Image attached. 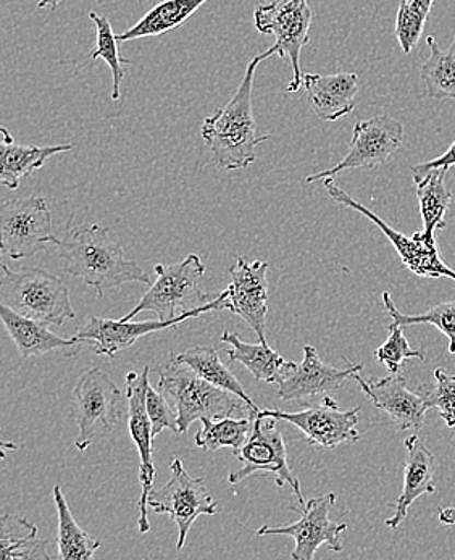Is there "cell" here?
Returning a JSON list of instances; mask_svg holds the SVG:
<instances>
[{
  "mask_svg": "<svg viewBox=\"0 0 455 560\" xmlns=\"http://www.w3.org/2000/svg\"><path fill=\"white\" fill-rule=\"evenodd\" d=\"M63 270L97 291L114 290L127 283L151 284L149 275L138 264L128 260L124 247L102 225L68 223L66 236L57 244Z\"/></svg>",
  "mask_w": 455,
  "mask_h": 560,
  "instance_id": "6da1fadb",
  "label": "cell"
},
{
  "mask_svg": "<svg viewBox=\"0 0 455 560\" xmlns=\"http://www.w3.org/2000/svg\"><path fill=\"white\" fill-rule=\"evenodd\" d=\"M271 56H278L277 46L254 57L231 101L207 117L200 127V136L210 149L213 162L222 168L244 170L253 165L257 161V148L270 139L257 131L253 91L257 68Z\"/></svg>",
  "mask_w": 455,
  "mask_h": 560,
  "instance_id": "7a4b0ae2",
  "label": "cell"
},
{
  "mask_svg": "<svg viewBox=\"0 0 455 560\" xmlns=\"http://www.w3.org/2000/svg\"><path fill=\"white\" fill-rule=\"evenodd\" d=\"M159 392L178 412L179 434H185L196 420L259 413L243 397L200 378L188 365L176 361L175 355H170L159 370Z\"/></svg>",
  "mask_w": 455,
  "mask_h": 560,
  "instance_id": "3957f363",
  "label": "cell"
},
{
  "mask_svg": "<svg viewBox=\"0 0 455 560\" xmlns=\"http://www.w3.org/2000/svg\"><path fill=\"white\" fill-rule=\"evenodd\" d=\"M0 283V304L12 311L44 322L47 325L62 327L77 317L70 301L66 281L44 268H23L12 271L2 265Z\"/></svg>",
  "mask_w": 455,
  "mask_h": 560,
  "instance_id": "277c9868",
  "label": "cell"
},
{
  "mask_svg": "<svg viewBox=\"0 0 455 560\" xmlns=\"http://www.w3.org/2000/svg\"><path fill=\"white\" fill-rule=\"evenodd\" d=\"M154 270L158 280L130 314L120 318L121 322H130L142 312H154L159 320H175L209 302L200 288V278L206 275V265L197 254H189L179 264L155 265Z\"/></svg>",
  "mask_w": 455,
  "mask_h": 560,
  "instance_id": "5b68a950",
  "label": "cell"
},
{
  "mask_svg": "<svg viewBox=\"0 0 455 560\" xmlns=\"http://www.w3.org/2000/svg\"><path fill=\"white\" fill-rule=\"evenodd\" d=\"M70 416L78 427L74 446L86 451L94 440L120 425L124 393L101 369L88 370L74 386Z\"/></svg>",
  "mask_w": 455,
  "mask_h": 560,
  "instance_id": "8992f818",
  "label": "cell"
},
{
  "mask_svg": "<svg viewBox=\"0 0 455 560\" xmlns=\"http://www.w3.org/2000/svg\"><path fill=\"white\" fill-rule=\"evenodd\" d=\"M312 9L308 0H278L261 3L254 12V25L261 34H273L278 57L288 59L293 70V80L288 93H298L304 86L301 71L302 49L311 39Z\"/></svg>",
  "mask_w": 455,
  "mask_h": 560,
  "instance_id": "52a82bcc",
  "label": "cell"
},
{
  "mask_svg": "<svg viewBox=\"0 0 455 560\" xmlns=\"http://www.w3.org/2000/svg\"><path fill=\"white\" fill-rule=\"evenodd\" d=\"M277 422L278 420L271 417H254L249 440L236 456L237 460L243 462V468L231 471L228 481L237 485L254 475H273L278 487H290L298 498L299 508H304L305 499L302 495L301 483L291 470L287 444L283 434L277 429Z\"/></svg>",
  "mask_w": 455,
  "mask_h": 560,
  "instance_id": "ba28073f",
  "label": "cell"
},
{
  "mask_svg": "<svg viewBox=\"0 0 455 560\" xmlns=\"http://www.w3.org/2000/svg\"><path fill=\"white\" fill-rule=\"evenodd\" d=\"M2 253L13 260L28 259L46 250L47 244H59L54 236L52 212L44 198L5 200L0 207Z\"/></svg>",
  "mask_w": 455,
  "mask_h": 560,
  "instance_id": "9c48e42d",
  "label": "cell"
},
{
  "mask_svg": "<svg viewBox=\"0 0 455 560\" xmlns=\"http://www.w3.org/2000/svg\"><path fill=\"white\" fill-rule=\"evenodd\" d=\"M172 478L161 490L149 495V509L155 514H166L178 527L176 549H183L189 529L200 515H215L219 505L206 488L203 478H192L186 471L183 460L175 457L172 462Z\"/></svg>",
  "mask_w": 455,
  "mask_h": 560,
  "instance_id": "30bf717a",
  "label": "cell"
},
{
  "mask_svg": "<svg viewBox=\"0 0 455 560\" xmlns=\"http://www.w3.org/2000/svg\"><path fill=\"white\" fill-rule=\"evenodd\" d=\"M228 290L223 291L219 298L207 302L197 311L188 312L175 320H148V322H121L112 320V318H101L96 315H90L86 324L77 331L74 338L80 342H90L94 354L105 355V358H115L118 352L135 346L139 339L151 332L163 331L166 328L176 327L188 318L200 317L207 312L228 311Z\"/></svg>",
  "mask_w": 455,
  "mask_h": 560,
  "instance_id": "8fae6325",
  "label": "cell"
},
{
  "mask_svg": "<svg viewBox=\"0 0 455 560\" xmlns=\"http://www.w3.org/2000/svg\"><path fill=\"white\" fill-rule=\"evenodd\" d=\"M402 142V124L388 115H378L369 120L358 121L352 131V141L346 158L332 168L307 176L305 182L312 185V183L324 182L326 178H336L349 170H373L385 165L396 155Z\"/></svg>",
  "mask_w": 455,
  "mask_h": 560,
  "instance_id": "7c38bea8",
  "label": "cell"
},
{
  "mask_svg": "<svg viewBox=\"0 0 455 560\" xmlns=\"http://www.w3.org/2000/svg\"><path fill=\"white\" fill-rule=\"evenodd\" d=\"M335 493L312 498L305 502L304 508H291L301 514V518L288 527L271 528L261 527L257 529L256 535H287L294 538L295 548L291 552L293 560H314L318 548L326 545L331 551L341 552V535L348 529V525L342 522L331 521L329 511L336 504Z\"/></svg>",
  "mask_w": 455,
  "mask_h": 560,
  "instance_id": "4fadbf2b",
  "label": "cell"
},
{
  "mask_svg": "<svg viewBox=\"0 0 455 560\" xmlns=\"http://www.w3.org/2000/svg\"><path fill=\"white\" fill-rule=\"evenodd\" d=\"M149 373L151 366H144L141 373L130 372L127 375V397L130 404V419L128 429L136 450L139 453V483H141V499H139L138 528L141 535L151 532L149 524V495L154 491L155 464H154V431L149 419L145 396H148Z\"/></svg>",
  "mask_w": 455,
  "mask_h": 560,
  "instance_id": "5bb4252c",
  "label": "cell"
},
{
  "mask_svg": "<svg viewBox=\"0 0 455 560\" xmlns=\"http://www.w3.org/2000/svg\"><path fill=\"white\" fill-rule=\"evenodd\" d=\"M360 409L362 407L359 406L345 412L339 409L338 402L332 397L326 396L317 406L299 410V412L264 409L259 410L257 417H271V419L291 423L305 434L312 446L331 450L342 443H358Z\"/></svg>",
  "mask_w": 455,
  "mask_h": 560,
  "instance_id": "9a60e30c",
  "label": "cell"
},
{
  "mask_svg": "<svg viewBox=\"0 0 455 560\" xmlns=\"http://www.w3.org/2000/svg\"><path fill=\"white\" fill-rule=\"evenodd\" d=\"M324 186L329 198L335 200V202L362 213L370 222L375 223V225L383 231V234L388 237L396 253L399 254L400 262H402L404 267L409 268L413 275H419V277L424 278H451V280L455 281V270L447 267V265L441 260L436 244L431 246V244L422 243V241L417 240L416 236L409 237L394 230L382 217L376 215L375 212L366 209L363 203L358 202L352 196H349L345 189L339 188L335 179H324Z\"/></svg>",
  "mask_w": 455,
  "mask_h": 560,
  "instance_id": "2e32d148",
  "label": "cell"
},
{
  "mask_svg": "<svg viewBox=\"0 0 455 560\" xmlns=\"http://www.w3.org/2000/svg\"><path fill=\"white\" fill-rule=\"evenodd\" d=\"M267 262L264 260H236L230 268L231 283L228 287V311L240 315L254 332L260 342H267V315H268V271Z\"/></svg>",
  "mask_w": 455,
  "mask_h": 560,
  "instance_id": "e0dca14e",
  "label": "cell"
},
{
  "mask_svg": "<svg viewBox=\"0 0 455 560\" xmlns=\"http://www.w3.org/2000/svg\"><path fill=\"white\" fill-rule=\"evenodd\" d=\"M365 396L372 400L376 409L388 413L397 429L420 431L424 416L431 409L423 392H412L406 378L399 373H390L386 378L365 380L355 373L354 378Z\"/></svg>",
  "mask_w": 455,
  "mask_h": 560,
  "instance_id": "ac0fdd59",
  "label": "cell"
},
{
  "mask_svg": "<svg viewBox=\"0 0 455 560\" xmlns=\"http://www.w3.org/2000/svg\"><path fill=\"white\" fill-rule=\"evenodd\" d=\"M363 370L362 363H349L348 369H336L326 365L318 358L314 346H304V361L295 365L281 380L278 385V397L284 402L304 400L307 397H317L341 388L348 380L354 378L355 373Z\"/></svg>",
  "mask_w": 455,
  "mask_h": 560,
  "instance_id": "d6986e66",
  "label": "cell"
},
{
  "mask_svg": "<svg viewBox=\"0 0 455 560\" xmlns=\"http://www.w3.org/2000/svg\"><path fill=\"white\" fill-rule=\"evenodd\" d=\"M406 465H404L402 493L394 504L393 517L386 518V527L399 528L409 514L410 505L424 494L436 493V457L424 446L417 434L406 440Z\"/></svg>",
  "mask_w": 455,
  "mask_h": 560,
  "instance_id": "ffe728a7",
  "label": "cell"
},
{
  "mask_svg": "<svg viewBox=\"0 0 455 560\" xmlns=\"http://www.w3.org/2000/svg\"><path fill=\"white\" fill-rule=\"evenodd\" d=\"M0 317L23 359L37 358L50 352H60L67 358H74L81 352V342L74 336L68 339L60 338L49 330V325L25 317L7 307L5 304H0Z\"/></svg>",
  "mask_w": 455,
  "mask_h": 560,
  "instance_id": "44dd1931",
  "label": "cell"
},
{
  "mask_svg": "<svg viewBox=\"0 0 455 560\" xmlns=\"http://www.w3.org/2000/svg\"><path fill=\"white\" fill-rule=\"evenodd\" d=\"M359 73L304 74V88L315 115L324 121H336L352 114L358 104Z\"/></svg>",
  "mask_w": 455,
  "mask_h": 560,
  "instance_id": "7402d4cb",
  "label": "cell"
},
{
  "mask_svg": "<svg viewBox=\"0 0 455 560\" xmlns=\"http://www.w3.org/2000/svg\"><path fill=\"white\" fill-rule=\"evenodd\" d=\"M0 182L9 189H19L23 179L43 168L50 158L73 149L71 144L22 145L13 139L5 127L0 128Z\"/></svg>",
  "mask_w": 455,
  "mask_h": 560,
  "instance_id": "603a6c76",
  "label": "cell"
},
{
  "mask_svg": "<svg viewBox=\"0 0 455 560\" xmlns=\"http://www.w3.org/2000/svg\"><path fill=\"white\" fill-rule=\"evenodd\" d=\"M220 341L231 346L226 351L228 361L243 363L253 373L254 378L268 385H280L283 376L295 365L294 362L287 361L280 352L271 349L267 342L249 345L236 332L223 331Z\"/></svg>",
  "mask_w": 455,
  "mask_h": 560,
  "instance_id": "cb8c5ba5",
  "label": "cell"
},
{
  "mask_svg": "<svg viewBox=\"0 0 455 560\" xmlns=\"http://www.w3.org/2000/svg\"><path fill=\"white\" fill-rule=\"evenodd\" d=\"M447 172V168H433L423 178L413 179L423 219L422 231L413 236L431 246L436 244L434 231L446 229L444 217L454 199L453 192L446 186Z\"/></svg>",
  "mask_w": 455,
  "mask_h": 560,
  "instance_id": "d4e9b609",
  "label": "cell"
},
{
  "mask_svg": "<svg viewBox=\"0 0 455 560\" xmlns=\"http://www.w3.org/2000/svg\"><path fill=\"white\" fill-rule=\"evenodd\" d=\"M209 0H163L152 7L128 32L117 34L120 43L142 39V37L162 36L185 25L189 19Z\"/></svg>",
  "mask_w": 455,
  "mask_h": 560,
  "instance_id": "484cf974",
  "label": "cell"
},
{
  "mask_svg": "<svg viewBox=\"0 0 455 560\" xmlns=\"http://www.w3.org/2000/svg\"><path fill=\"white\" fill-rule=\"evenodd\" d=\"M54 502H56L57 512H59V533H57V548L60 560H90L94 559L101 541L93 538L90 533L80 528V525L71 515L66 494H63L60 485H56L52 490Z\"/></svg>",
  "mask_w": 455,
  "mask_h": 560,
  "instance_id": "4316f807",
  "label": "cell"
},
{
  "mask_svg": "<svg viewBox=\"0 0 455 560\" xmlns=\"http://www.w3.org/2000/svg\"><path fill=\"white\" fill-rule=\"evenodd\" d=\"M175 358L179 363L188 365L196 375H199L206 382L226 389V392L233 393V395L243 397L254 412H259V407L247 395L240 380L220 361L217 349L209 348V346H195V348L188 349V351L182 352V354L175 355Z\"/></svg>",
  "mask_w": 455,
  "mask_h": 560,
  "instance_id": "83f0119b",
  "label": "cell"
},
{
  "mask_svg": "<svg viewBox=\"0 0 455 560\" xmlns=\"http://www.w3.org/2000/svg\"><path fill=\"white\" fill-rule=\"evenodd\" d=\"M430 57L420 68L427 96L434 101H455V36L450 49L438 46L433 36L427 37Z\"/></svg>",
  "mask_w": 455,
  "mask_h": 560,
  "instance_id": "f1b7e54d",
  "label": "cell"
},
{
  "mask_svg": "<svg viewBox=\"0 0 455 560\" xmlns=\"http://www.w3.org/2000/svg\"><path fill=\"white\" fill-rule=\"evenodd\" d=\"M0 527V559H49L36 525L19 515H3Z\"/></svg>",
  "mask_w": 455,
  "mask_h": 560,
  "instance_id": "f546056e",
  "label": "cell"
},
{
  "mask_svg": "<svg viewBox=\"0 0 455 560\" xmlns=\"http://www.w3.org/2000/svg\"><path fill=\"white\" fill-rule=\"evenodd\" d=\"M202 430L195 436V444L207 453L230 447L234 456L241 453L244 444L249 440L253 431L254 419L250 416H244L243 419H233V417H223V419H203Z\"/></svg>",
  "mask_w": 455,
  "mask_h": 560,
  "instance_id": "4dcf8cb0",
  "label": "cell"
},
{
  "mask_svg": "<svg viewBox=\"0 0 455 560\" xmlns=\"http://www.w3.org/2000/svg\"><path fill=\"white\" fill-rule=\"evenodd\" d=\"M383 304H385L390 320L396 322L400 327L407 328L424 324L436 327L450 339V352L455 355V301L441 302V304L434 305L430 311L420 315L402 314L394 304L389 293H383Z\"/></svg>",
  "mask_w": 455,
  "mask_h": 560,
  "instance_id": "1f68e13d",
  "label": "cell"
},
{
  "mask_svg": "<svg viewBox=\"0 0 455 560\" xmlns=\"http://www.w3.org/2000/svg\"><path fill=\"white\" fill-rule=\"evenodd\" d=\"M90 19L93 20L97 32L96 50L91 54V60L96 62V60L102 59L110 67L112 77H114L112 100L120 101V88L125 78V70L121 66H131V62L120 57V50H118V43L120 40H118L117 34L114 33V28H112L110 20L107 16L98 15L96 12H90Z\"/></svg>",
  "mask_w": 455,
  "mask_h": 560,
  "instance_id": "d6a6232c",
  "label": "cell"
},
{
  "mask_svg": "<svg viewBox=\"0 0 455 560\" xmlns=\"http://www.w3.org/2000/svg\"><path fill=\"white\" fill-rule=\"evenodd\" d=\"M434 0H402L397 10L394 36L399 40L400 50L410 54L422 37L424 25Z\"/></svg>",
  "mask_w": 455,
  "mask_h": 560,
  "instance_id": "836d02e7",
  "label": "cell"
},
{
  "mask_svg": "<svg viewBox=\"0 0 455 560\" xmlns=\"http://www.w3.org/2000/svg\"><path fill=\"white\" fill-rule=\"evenodd\" d=\"M375 359L378 362L385 363L388 366L389 373H399L400 366L407 359H419L424 361L422 351H416L410 348L406 335H404V327L393 322L388 328V339L385 345L380 346L375 351Z\"/></svg>",
  "mask_w": 455,
  "mask_h": 560,
  "instance_id": "e575fe53",
  "label": "cell"
},
{
  "mask_svg": "<svg viewBox=\"0 0 455 560\" xmlns=\"http://www.w3.org/2000/svg\"><path fill=\"white\" fill-rule=\"evenodd\" d=\"M424 389V388H423ZM431 409L436 407L440 416L450 429L455 427V375L444 372L443 369L434 370V386L424 389Z\"/></svg>",
  "mask_w": 455,
  "mask_h": 560,
  "instance_id": "d590c367",
  "label": "cell"
},
{
  "mask_svg": "<svg viewBox=\"0 0 455 560\" xmlns=\"http://www.w3.org/2000/svg\"><path fill=\"white\" fill-rule=\"evenodd\" d=\"M145 406H148L149 419H151L155 438L163 430H172L173 433L179 434L178 412L161 392H155L154 388L149 386Z\"/></svg>",
  "mask_w": 455,
  "mask_h": 560,
  "instance_id": "8d00e7d4",
  "label": "cell"
},
{
  "mask_svg": "<svg viewBox=\"0 0 455 560\" xmlns=\"http://www.w3.org/2000/svg\"><path fill=\"white\" fill-rule=\"evenodd\" d=\"M454 165H455V141L453 142V144L450 145V149H447V151L444 152L443 155H440V158L433 159V161L424 162V164L413 165L412 168H410V172H412L413 179H420V178H423V176L427 175V172H430V170H433V168L450 170L451 166H454Z\"/></svg>",
  "mask_w": 455,
  "mask_h": 560,
  "instance_id": "74e56055",
  "label": "cell"
},
{
  "mask_svg": "<svg viewBox=\"0 0 455 560\" xmlns=\"http://www.w3.org/2000/svg\"><path fill=\"white\" fill-rule=\"evenodd\" d=\"M441 524L455 525V505L454 508L440 509L438 511Z\"/></svg>",
  "mask_w": 455,
  "mask_h": 560,
  "instance_id": "f35d334b",
  "label": "cell"
},
{
  "mask_svg": "<svg viewBox=\"0 0 455 560\" xmlns=\"http://www.w3.org/2000/svg\"><path fill=\"white\" fill-rule=\"evenodd\" d=\"M66 0H39V9L56 10L59 9Z\"/></svg>",
  "mask_w": 455,
  "mask_h": 560,
  "instance_id": "ab89813d",
  "label": "cell"
},
{
  "mask_svg": "<svg viewBox=\"0 0 455 560\" xmlns=\"http://www.w3.org/2000/svg\"><path fill=\"white\" fill-rule=\"evenodd\" d=\"M2 450L5 451V450H12V451H15L16 450V446L15 444L13 443H7V441H3L2 443Z\"/></svg>",
  "mask_w": 455,
  "mask_h": 560,
  "instance_id": "60d3db41",
  "label": "cell"
}]
</instances>
